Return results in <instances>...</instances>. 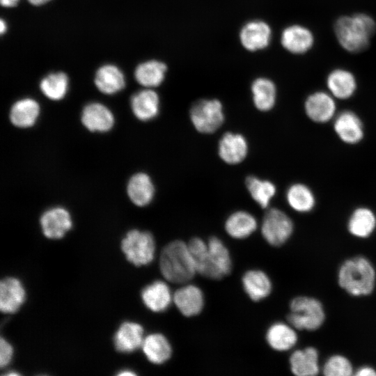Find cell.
Instances as JSON below:
<instances>
[{
	"label": "cell",
	"instance_id": "6da1fadb",
	"mask_svg": "<svg viewBox=\"0 0 376 376\" xmlns=\"http://www.w3.org/2000/svg\"><path fill=\"white\" fill-rule=\"evenodd\" d=\"M334 33L345 51L361 53L368 48L376 33V21L365 13L341 15L334 22Z\"/></svg>",
	"mask_w": 376,
	"mask_h": 376
},
{
	"label": "cell",
	"instance_id": "7a4b0ae2",
	"mask_svg": "<svg viewBox=\"0 0 376 376\" xmlns=\"http://www.w3.org/2000/svg\"><path fill=\"white\" fill-rule=\"evenodd\" d=\"M376 273L371 263L363 256L346 260L338 272V282L341 288L355 297L367 296L375 285Z\"/></svg>",
	"mask_w": 376,
	"mask_h": 376
},
{
	"label": "cell",
	"instance_id": "3957f363",
	"mask_svg": "<svg viewBox=\"0 0 376 376\" xmlns=\"http://www.w3.org/2000/svg\"><path fill=\"white\" fill-rule=\"evenodd\" d=\"M159 268L163 276L174 283H185L197 272L187 244L178 240L164 247Z\"/></svg>",
	"mask_w": 376,
	"mask_h": 376
},
{
	"label": "cell",
	"instance_id": "277c9868",
	"mask_svg": "<svg viewBox=\"0 0 376 376\" xmlns=\"http://www.w3.org/2000/svg\"><path fill=\"white\" fill-rule=\"evenodd\" d=\"M290 312L288 315V323L298 330L315 331L324 322L325 313L322 303L308 296H299L290 304Z\"/></svg>",
	"mask_w": 376,
	"mask_h": 376
},
{
	"label": "cell",
	"instance_id": "5b68a950",
	"mask_svg": "<svg viewBox=\"0 0 376 376\" xmlns=\"http://www.w3.org/2000/svg\"><path fill=\"white\" fill-rule=\"evenodd\" d=\"M121 249L132 264L137 267L147 265L154 259L155 241L150 232L134 229L122 240Z\"/></svg>",
	"mask_w": 376,
	"mask_h": 376
},
{
	"label": "cell",
	"instance_id": "8992f818",
	"mask_svg": "<svg viewBox=\"0 0 376 376\" xmlns=\"http://www.w3.org/2000/svg\"><path fill=\"white\" fill-rule=\"evenodd\" d=\"M189 116L194 128L202 134L216 132L225 119L223 105L217 99L197 100L190 108Z\"/></svg>",
	"mask_w": 376,
	"mask_h": 376
},
{
	"label": "cell",
	"instance_id": "52a82bcc",
	"mask_svg": "<svg viewBox=\"0 0 376 376\" xmlns=\"http://www.w3.org/2000/svg\"><path fill=\"white\" fill-rule=\"evenodd\" d=\"M291 219L282 210L272 208L265 213L262 226L263 237L272 246H279L285 243L293 233Z\"/></svg>",
	"mask_w": 376,
	"mask_h": 376
},
{
	"label": "cell",
	"instance_id": "ba28073f",
	"mask_svg": "<svg viewBox=\"0 0 376 376\" xmlns=\"http://www.w3.org/2000/svg\"><path fill=\"white\" fill-rule=\"evenodd\" d=\"M208 253L205 267L201 275L219 279L231 271L232 261L228 249L217 237H212L207 242Z\"/></svg>",
	"mask_w": 376,
	"mask_h": 376
},
{
	"label": "cell",
	"instance_id": "9c48e42d",
	"mask_svg": "<svg viewBox=\"0 0 376 376\" xmlns=\"http://www.w3.org/2000/svg\"><path fill=\"white\" fill-rule=\"evenodd\" d=\"M280 41L283 48L295 55H302L312 49L315 44V36L306 26L292 24L285 26L281 33Z\"/></svg>",
	"mask_w": 376,
	"mask_h": 376
},
{
	"label": "cell",
	"instance_id": "30bf717a",
	"mask_svg": "<svg viewBox=\"0 0 376 376\" xmlns=\"http://www.w3.org/2000/svg\"><path fill=\"white\" fill-rule=\"evenodd\" d=\"M272 38L271 26L261 19L247 22L242 26L239 34L242 46L249 52H257L267 48Z\"/></svg>",
	"mask_w": 376,
	"mask_h": 376
},
{
	"label": "cell",
	"instance_id": "8fae6325",
	"mask_svg": "<svg viewBox=\"0 0 376 376\" xmlns=\"http://www.w3.org/2000/svg\"><path fill=\"white\" fill-rule=\"evenodd\" d=\"M304 109L311 120L318 123H327L335 114V97L329 91H315L306 97Z\"/></svg>",
	"mask_w": 376,
	"mask_h": 376
},
{
	"label": "cell",
	"instance_id": "7c38bea8",
	"mask_svg": "<svg viewBox=\"0 0 376 376\" xmlns=\"http://www.w3.org/2000/svg\"><path fill=\"white\" fill-rule=\"evenodd\" d=\"M40 223L44 235L53 240L63 237L72 226L69 212L62 207L46 210L40 217Z\"/></svg>",
	"mask_w": 376,
	"mask_h": 376
},
{
	"label": "cell",
	"instance_id": "4fadbf2b",
	"mask_svg": "<svg viewBox=\"0 0 376 376\" xmlns=\"http://www.w3.org/2000/svg\"><path fill=\"white\" fill-rule=\"evenodd\" d=\"M328 91L336 99L347 100L351 97L357 88V81L354 73L344 68H336L327 76Z\"/></svg>",
	"mask_w": 376,
	"mask_h": 376
},
{
	"label": "cell",
	"instance_id": "5bb4252c",
	"mask_svg": "<svg viewBox=\"0 0 376 376\" xmlns=\"http://www.w3.org/2000/svg\"><path fill=\"white\" fill-rule=\"evenodd\" d=\"M248 150L246 138L239 133H225L218 144L219 156L228 164H237L242 162L246 158Z\"/></svg>",
	"mask_w": 376,
	"mask_h": 376
},
{
	"label": "cell",
	"instance_id": "9a60e30c",
	"mask_svg": "<svg viewBox=\"0 0 376 376\" xmlns=\"http://www.w3.org/2000/svg\"><path fill=\"white\" fill-rule=\"evenodd\" d=\"M173 301L183 315L191 317L199 314L202 311L204 295L198 286L187 284L175 291Z\"/></svg>",
	"mask_w": 376,
	"mask_h": 376
},
{
	"label": "cell",
	"instance_id": "2e32d148",
	"mask_svg": "<svg viewBox=\"0 0 376 376\" xmlns=\"http://www.w3.org/2000/svg\"><path fill=\"white\" fill-rule=\"evenodd\" d=\"M81 120L84 127L91 132H105L114 124L112 112L104 104L92 102L84 108Z\"/></svg>",
	"mask_w": 376,
	"mask_h": 376
},
{
	"label": "cell",
	"instance_id": "e0dca14e",
	"mask_svg": "<svg viewBox=\"0 0 376 376\" xmlns=\"http://www.w3.org/2000/svg\"><path fill=\"white\" fill-rule=\"evenodd\" d=\"M25 290L21 281L15 277H7L0 283V309L4 313L19 310L25 299Z\"/></svg>",
	"mask_w": 376,
	"mask_h": 376
},
{
	"label": "cell",
	"instance_id": "ac0fdd59",
	"mask_svg": "<svg viewBox=\"0 0 376 376\" xmlns=\"http://www.w3.org/2000/svg\"><path fill=\"white\" fill-rule=\"evenodd\" d=\"M334 127L338 137L346 143H357L363 137V123L359 116L351 111L339 113L335 119Z\"/></svg>",
	"mask_w": 376,
	"mask_h": 376
},
{
	"label": "cell",
	"instance_id": "d6986e66",
	"mask_svg": "<svg viewBox=\"0 0 376 376\" xmlns=\"http://www.w3.org/2000/svg\"><path fill=\"white\" fill-rule=\"evenodd\" d=\"M173 295L167 283L159 280L146 285L141 294L144 305L157 313L164 311L170 306Z\"/></svg>",
	"mask_w": 376,
	"mask_h": 376
},
{
	"label": "cell",
	"instance_id": "ffe728a7",
	"mask_svg": "<svg viewBox=\"0 0 376 376\" xmlns=\"http://www.w3.org/2000/svg\"><path fill=\"white\" fill-rule=\"evenodd\" d=\"M143 328L134 322H123L113 337V343L117 351L123 353L132 352L143 342Z\"/></svg>",
	"mask_w": 376,
	"mask_h": 376
},
{
	"label": "cell",
	"instance_id": "44dd1931",
	"mask_svg": "<svg viewBox=\"0 0 376 376\" xmlns=\"http://www.w3.org/2000/svg\"><path fill=\"white\" fill-rule=\"evenodd\" d=\"M131 109L140 120L154 119L159 111V97L153 90L147 88L135 93L131 98Z\"/></svg>",
	"mask_w": 376,
	"mask_h": 376
},
{
	"label": "cell",
	"instance_id": "7402d4cb",
	"mask_svg": "<svg viewBox=\"0 0 376 376\" xmlns=\"http://www.w3.org/2000/svg\"><path fill=\"white\" fill-rule=\"evenodd\" d=\"M127 192L130 201L139 207L149 205L155 195V186L145 173L133 175L128 181Z\"/></svg>",
	"mask_w": 376,
	"mask_h": 376
},
{
	"label": "cell",
	"instance_id": "603a6c76",
	"mask_svg": "<svg viewBox=\"0 0 376 376\" xmlns=\"http://www.w3.org/2000/svg\"><path fill=\"white\" fill-rule=\"evenodd\" d=\"M318 361V352L315 347L297 350L290 357V370L297 376H314L320 371Z\"/></svg>",
	"mask_w": 376,
	"mask_h": 376
},
{
	"label": "cell",
	"instance_id": "cb8c5ba5",
	"mask_svg": "<svg viewBox=\"0 0 376 376\" xmlns=\"http://www.w3.org/2000/svg\"><path fill=\"white\" fill-rule=\"evenodd\" d=\"M251 91L254 106L260 111H268L275 105L277 89L274 82L265 77L255 79Z\"/></svg>",
	"mask_w": 376,
	"mask_h": 376
},
{
	"label": "cell",
	"instance_id": "d4e9b609",
	"mask_svg": "<svg viewBox=\"0 0 376 376\" xmlns=\"http://www.w3.org/2000/svg\"><path fill=\"white\" fill-rule=\"evenodd\" d=\"M242 282L245 292L255 301L266 298L272 292L271 280L262 270L250 269L246 272Z\"/></svg>",
	"mask_w": 376,
	"mask_h": 376
},
{
	"label": "cell",
	"instance_id": "484cf974",
	"mask_svg": "<svg viewBox=\"0 0 376 376\" xmlns=\"http://www.w3.org/2000/svg\"><path fill=\"white\" fill-rule=\"evenodd\" d=\"M289 323L281 322L272 324L266 333L268 345L274 350L283 352L292 348L297 342V334Z\"/></svg>",
	"mask_w": 376,
	"mask_h": 376
},
{
	"label": "cell",
	"instance_id": "4316f807",
	"mask_svg": "<svg viewBox=\"0 0 376 376\" xmlns=\"http://www.w3.org/2000/svg\"><path fill=\"white\" fill-rule=\"evenodd\" d=\"M141 347L146 358L154 364L164 363L170 359L172 354L170 342L159 333L147 336Z\"/></svg>",
	"mask_w": 376,
	"mask_h": 376
},
{
	"label": "cell",
	"instance_id": "83f0119b",
	"mask_svg": "<svg viewBox=\"0 0 376 376\" xmlns=\"http://www.w3.org/2000/svg\"><path fill=\"white\" fill-rule=\"evenodd\" d=\"M257 220L253 214L238 210L232 213L225 221V230L233 238L244 239L257 228Z\"/></svg>",
	"mask_w": 376,
	"mask_h": 376
},
{
	"label": "cell",
	"instance_id": "f1b7e54d",
	"mask_svg": "<svg viewBox=\"0 0 376 376\" xmlns=\"http://www.w3.org/2000/svg\"><path fill=\"white\" fill-rule=\"evenodd\" d=\"M40 113L38 103L31 98L17 101L11 107L10 120L13 125L20 128L33 126Z\"/></svg>",
	"mask_w": 376,
	"mask_h": 376
},
{
	"label": "cell",
	"instance_id": "f546056e",
	"mask_svg": "<svg viewBox=\"0 0 376 376\" xmlns=\"http://www.w3.org/2000/svg\"><path fill=\"white\" fill-rule=\"evenodd\" d=\"M166 71V63L157 60H150L140 63L136 67L134 76L139 84L151 88L159 86L163 82Z\"/></svg>",
	"mask_w": 376,
	"mask_h": 376
},
{
	"label": "cell",
	"instance_id": "4dcf8cb0",
	"mask_svg": "<svg viewBox=\"0 0 376 376\" xmlns=\"http://www.w3.org/2000/svg\"><path fill=\"white\" fill-rule=\"evenodd\" d=\"M95 84L100 92L111 95L121 91L125 81L123 74L116 66L105 65L97 71Z\"/></svg>",
	"mask_w": 376,
	"mask_h": 376
},
{
	"label": "cell",
	"instance_id": "1f68e13d",
	"mask_svg": "<svg viewBox=\"0 0 376 376\" xmlns=\"http://www.w3.org/2000/svg\"><path fill=\"white\" fill-rule=\"evenodd\" d=\"M376 227V217L368 207L357 208L351 214L347 228L354 236L360 238L369 237Z\"/></svg>",
	"mask_w": 376,
	"mask_h": 376
},
{
	"label": "cell",
	"instance_id": "d6a6232c",
	"mask_svg": "<svg viewBox=\"0 0 376 376\" xmlns=\"http://www.w3.org/2000/svg\"><path fill=\"white\" fill-rule=\"evenodd\" d=\"M245 184L255 202L261 207L267 208L276 194V186L269 180L254 175L246 177Z\"/></svg>",
	"mask_w": 376,
	"mask_h": 376
},
{
	"label": "cell",
	"instance_id": "836d02e7",
	"mask_svg": "<svg viewBox=\"0 0 376 376\" xmlns=\"http://www.w3.org/2000/svg\"><path fill=\"white\" fill-rule=\"evenodd\" d=\"M288 205L299 212H308L315 204L312 191L305 185L296 183L291 185L286 191Z\"/></svg>",
	"mask_w": 376,
	"mask_h": 376
},
{
	"label": "cell",
	"instance_id": "e575fe53",
	"mask_svg": "<svg viewBox=\"0 0 376 376\" xmlns=\"http://www.w3.org/2000/svg\"><path fill=\"white\" fill-rule=\"evenodd\" d=\"M68 86V79L63 72L52 73L42 79L40 88L49 99L59 100L65 95Z\"/></svg>",
	"mask_w": 376,
	"mask_h": 376
},
{
	"label": "cell",
	"instance_id": "d590c367",
	"mask_svg": "<svg viewBox=\"0 0 376 376\" xmlns=\"http://www.w3.org/2000/svg\"><path fill=\"white\" fill-rule=\"evenodd\" d=\"M322 370L326 376H350L354 370L347 358L340 354H335L326 361Z\"/></svg>",
	"mask_w": 376,
	"mask_h": 376
},
{
	"label": "cell",
	"instance_id": "8d00e7d4",
	"mask_svg": "<svg viewBox=\"0 0 376 376\" xmlns=\"http://www.w3.org/2000/svg\"><path fill=\"white\" fill-rule=\"evenodd\" d=\"M187 245L195 263L196 272L202 274L207 259V243L199 237H193Z\"/></svg>",
	"mask_w": 376,
	"mask_h": 376
},
{
	"label": "cell",
	"instance_id": "74e56055",
	"mask_svg": "<svg viewBox=\"0 0 376 376\" xmlns=\"http://www.w3.org/2000/svg\"><path fill=\"white\" fill-rule=\"evenodd\" d=\"M12 345L3 337L0 340V366L6 367L11 361L13 357Z\"/></svg>",
	"mask_w": 376,
	"mask_h": 376
},
{
	"label": "cell",
	"instance_id": "f35d334b",
	"mask_svg": "<svg viewBox=\"0 0 376 376\" xmlns=\"http://www.w3.org/2000/svg\"><path fill=\"white\" fill-rule=\"evenodd\" d=\"M355 375L357 376H376V370L370 366H363L359 368Z\"/></svg>",
	"mask_w": 376,
	"mask_h": 376
},
{
	"label": "cell",
	"instance_id": "ab89813d",
	"mask_svg": "<svg viewBox=\"0 0 376 376\" xmlns=\"http://www.w3.org/2000/svg\"><path fill=\"white\" fill-rule=\"evenodd\" d=\"M18 0H1V4L5 7H13L16 6Z\"/></svg>",
	"mask_w": 376,
	"mask_h": 376
},
{
	"label": "cell",
	"instance_id": "60d3db41",
	"mask_svg": "<svg viewBox=\"0 0 376 376\" xmlns=\"http://www.w3.org/2000/svg\"><path fill=\"white\" fill-rule=\"evenodd\" d=\"M118 375H121V376H123V375H136V373L134 372H133L132 370H120L118 374Z\"/></svg>",
	"mask_w": 376,
	"mask_h": 376
},
{
	"label": "cell",
	"instance_id": "b9f144b4",
	"mask_svg": "<svg viewBox=\"0 0 376 376\" xmlns=\"http://www.w3.org/2000/svg\"><path fill=\"white\" fill-rule=\"evenodd\" d=\"M28 1L33 5L39 6V5H42L47 3L49 0H28Z\"/></svg>",
	"mask_w": 376,
	"mask_h": 376
},
{
	"label": "cell",
	"instance_id": "7bdbcfd3",
	"mask_svg": "<svg viewBox=\"0 0 376 376\" xmlns=\"http://www.w3.org/2000/svg\"><path fill=\"white\" fill-rule=\"evenodd\" d=\"M0 30H1V33L3 34L5 31L6 30V23L4 22V21L1 19V26H0Z\"/></svg>",
	"mask_w": 376,
	"mask_h": 376
}]
</instances>
